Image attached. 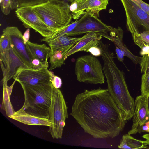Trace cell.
<instances>
[{
    "label": "cell",
    "mask_w": 149,
    "mask_h": 149,
    "mask_svg": "<svg viewBox=\"0 0 149 149\" xmlns=\"http://www.w3.org/2000/svg\"><path fill=\"white\" fill-rule=\"evenodd\" d=\"M146 135H147V136H149V133H148V134H145Z\"/></svg>",
    "instance_id": "ab89813d"
},
{
    "label": "cell",
    "mask_w": 149,
    "mask_h": 149,
    "mask_svg": "<svg viewBox=\"0 0 149 149\" xmlns=\"http://www.w3.org/2000/svg\"><path fill=\"white\" fill-rule=\"evenodd\" d=\"M49 0H17L19 7L33 6L47 2Z\"/></svg>",
    "instance_id": "484cf974"
},
{
    "label": "cell",
    "mask_w": 149,
    "mask_h": 149,
    "mask_svg": "<svg viewBox=\"0 0 149 149\" xmlns=\"http://www.w3.org/2000/svg\"><path fill=\"white\" fill-rule=\"evenodd\" d=\"M0 62L3 76V79L6 82L20 70L30 68L23 62L12 47L6 52L0 53Z\"/></svg>",
    "instance_id": "30bf717a"
},
{
    "label": "cell",
    "mask_w": 149,
    "mask_h": 149,
    "mask_svg": "<svg viewBox=\"0 0 149 149\" xmlns=\"http://www.w3.org/2000/svg\"><path fill=\"white\" fill-rule=\"evenodd\" d=\"M149 15V4L142 0H131Z\"/></svg>",
    "instance_id": "83f0119b"
},
{
    "label": "cell",
    "mask_w": 149,
    "mask_h": 149,
    "mask_svg": "<svg viewBox=\"0 0 149 149\" xmlns=\"http://www.w3.org/2000/svg\"><path fill=\"white\" fill-rule=\"evenodd\" d=\"M149 96L141 95L136 97L135 100V109L132 117V125L127 134L131 135L141 134L142 127L149 121Z\"/></svg>",
    "instance_id": "7c38bea8"
},
{
    "label": "cell",
    "mask_w": 149,
    "mask_h": 149,
    "mask_svg": "<svg viewBox=\"0 0 149 149\" xmlns=\"http://www.w3.org/2000/svg\"><path fill=\"white\" fill-rule=\"evenodd\" d=\"M77 0H70V3L71 4L75 3Z\"/></svg>",
    "instance_id": "74e56055"
},
{
    "label": "cell",
    "mask_w": 149,
    "mask_h": 149,
    "mask_svg": "<svg viewBox=\"0 0 149 149\" xmlns=\"http://www.w3.org/2000/svg\"><path fill=\"white\" fill-rule=\"evenodd\" d=\"M147 148L149 149V148Z\"/></svg>",
    "instance_id": "60d3db41"
},
{
    "label": "cell",
    "mask_w": 149,
    "mask_h": 149,
    "mask_svg": "<svg viewBox=\"0 0 149 149\" xmlns=\"http://www.w3.org/2000/svg\"><path fill=\"white\" fill-rule=\"evenodd\" d=\"M32 7L53 32L68 25L72 18L69 4L58 0H49Z\"/></svg>",
    "instance_id": "277c9868"
},
{
    "label": "cell",
    "mask_w": 149,
    "mask_h": 149,
    "mask_svg": "<svg viewBox=\"0 0 149 149\" xmlns=\"http://www.w3.org/2000/svg\"><path fill=\"white\" fill-rule=\"evenodd\" d=\"M141 90V95L149 96V73L142 76Z\"/></svg>",
    "instance_id": "d4e9b609"
},
{
    "label": "cell",
    "mask_w": 149,
    "mask_h": 149,
    "mask_svg": "<svg viewBox=\"0 0 149 149\" xmlns=\"http://www.w3.org/2000/svg\"><path fill=\"white\" fill-rule=\"evenodd\" d=\"M12 1L14 5L15 9H17L19 7V6L17 0H12Z\"/></svg>",
    "instance_id": "e575fe53"
},
{
    "label": "cell",
    "mask_w": 149,
    "mask_h": 149,
    "mask_svg": "<svg viewBox=\"0 0 149 149\" xmlns=\"http://www.w3.org/2000/svg\"><path fill=\"white\" fill-rule=\"evenodd\" d=\"M115 51L117 55V57L118 60L120 62H123L124 60V55L121 50L116 45Z\"/></svg>",
    "instance_id": "1f68e13d"
},
{
    "label": "cell",
    "mask_w": 149,
    "mask_h": 149,
    "mask_svg": "<svg viewBox=\"0 0 149 149\" xmlns=\"http://www.w3.org/2000/svg\"><path fill=\"white\" fill-rule=\"evenodd\" d=\"M103 61L108 91L125 119L129 120L134 115L135 101L130 93L123 73L116 65L113 56H107Z\"/></svg>",
    "instance_id": "7a4b0ae2"
},
{
    "label": "cell",
    "mask_w": 149,
    "mask_h": 149,
    "mask_svg": "<svg viewBox=\"0 0 149 149\" xmlns=\"http://www.w3.org/2000/svg\"><path fill=\"white\" fill-rule=\"evenodd\" d=\"M19 83L24 96L22 108L29 114L49 119L52 86L51 82L35 86Z\"/></svg>",
    "instance_id": "3957f363"
},
{
    "label": "cell",
    "mask_w": 149,
    "mask_h": 149,
    "mask_svg": "<svg viewBox=\"0 0 149 149\" xmlns=\"http://www.w3.org/2000/svg\"><path fill=\"white\" fill-rule=\"evenodd\" d=\"M15 14L26 28H32L44 38L53 32L35 12L32 6L20 7L16 9Z\"/></svg>",
    "instance_id": "9c48e42d"
},
{
    "label": "cell",
    "mask_w": 149,
    "mask_h": 149,
    "mask_svg": "<svg viewBox=\"0 0 149 149\" xmlns=\"http://www.w3.org/2000/svg\"><path fill=\"white\" fill-rule=\"evenodd\" d=\"M30 29L29 28H28L23 35V39L24 43L25 44H26L29 41L30 37Z\"/></svg>",
    "instance_id": "d6a6232c"
},
{
    "label": "cell",
    "mask_w": 149,
    "mask_h": 149,
    "mask_svg": "<svg viewBox=\"0 0 149 149\" xmlns=\"http://www.w3.org/2000/svg\"><path fill=\"white\" fill-rule=\"evenodd\" d=\"M1 10L4 14H9L11 10L15 9L12 0H0Z\"/></svg>",
    "instance_id": "cb8c5ba5"
},
{
    "label": "cell",
    "mask_w": 149,
    "mask_h": 149,
    "mask_svg": "<svg viewBox=\"0 0 149 149\" xmlns=\"http://www.w3.org/2000/svg\"><path fill=\"white\" fill-rule=\"evenodd\" d=\"M75 73L79 82L93 84L104 83L103 67L99 59L92 54L84 55L77 59Z\"/></svg>",
    "instance_id": "8992f818"
},
{
    "label": "cell",
    "mask_w": 149,
    "mask_h": 149,
    "mask_svg": "<svg viewBox=\"0 0 149 149\" xmlns=\"http://www.w3.org/2000/svg\"><path fill=\"white\" fill-rule=\"evenodd\" d=\"M53 74L47 68L38 70L28 68L20 70L13 79L19 83L35 86L51 82Z\"/></svg>",
    "instance_id": "4fadbf2b"
},
{
    "label": "cell",
    "mask_w": 149,
    "mask_h": 149,
    "mask_svg": "<svg viewBox=\"0 0 149 149\" xmlns=\"http://www.w3.org/2000/svg\"><path fill=\"white\" fill-rule=\"evenodd\" d=\"M108 4V0H77L71 4L70 8L72 18L76 20L87 12L98 15L100 11L106 9Z\"/></svg>",
    "instance_id": "5bb4252c"
},
{
    "label": "cell",
    "mask_w": 149,
    "mask_h": 149,
    "mask_svg": "<svg viewBox=\"0 0 149 149\" xmlns=\"http://www.w3.org/2000/svg\"><path fill=\"white\" fill-rule=\"evenodd\" d=\"M125 10L126 27L131 35L149 31V15L131 0H120Z\"/></svg>",
    "instance_id": "ba28073f"
},
{
    "label": "cell",
    "mask_w": 149,
    "mask_h": 149,
    "mask_svg": "<svg viewBox=\"0 0 149 149\" xmlns=\"http://www.w3.org/2000/svg\"><path fill=\"white\" fill-rule=\"evenodd\" d=\"M30 52L34 58L39 60L45 66L48 68V59L49 58L51 48L45 44H39L29 41L26 43Z\"/></svg>",
    "instance_id": "ac0fdd59"
},
{
    "label": "cell",
    "mask_w": 149,
    "mask_h": 149,
    "mask_svg": "<svg viewBox=\"0 0 149 149\" xmlns=\"http://www.w3.org/2000/svg\"><path fill=\"white\" fill-rule=\"evenodd\" d=\"M32 68L35 70H38L43 68H47L43 65L39 60L35 58L32 61Z\"/></svg>",
    "instance_id": "4dcf8cb0"
},
{
    "label": "cell",
    "mask_w": 149,
    "mask_h": 149,
    "mask_svg": "<svg viewBox=\"0 0 149 149\" xmlns=\"http://www.w3.org/2000/svg\"><path fill=\"white\" fill-rule=\"evenodd\" d=\"M147 145L144 141L136 139L131 135L126 134L122 136L118 147L121 149H143L147 148Z\"/></svg>",
    "instance_id": "ffe728a7"
},
{
    "label": "cell",
    "mask_w": 149,
    "mask_h": 149,
    "mask_svg": "<svg viewBox=\"0 0 149 149\" xmlns=\"http://www.w3.org/2000/svg\"><path fill=\"white\" fill-rule=\"evenodd\" d=\"M148 110L149 111V96L148 98Z\"/></svg>",
    "instance_id": "f35d334b"
},
{
    "label": "cell",
    "mask_w": 149,
    "mask_h": 149,
    "mask_svg": "<svg viewBox=\"0 0 149 149\" xmlns=\"http://www.w3.org/2000/svg\"><path fill=\"white\" fill-rule=\"evenodd\" d=\"M142 132H147L149 133V121L145 123L141 127Z\"/></svg>",
    "instance_id": "836d02e7"
},
{
    "label": "cell",
    "mask_w": 149,
    "mask_h": 149,
    "mask_svg": "<svg viewBox=\"0 0 149 149\" xmlns=\"http://www.w3.org/2000/svg\"><path fill=\"white\" fill-rule=\"evenodd\" d=\"M142 76H145L149 73V55L142 57V60L140 64Z\"/></svg>",
    "instance_id": "4316f807"
},
{
    "label": "cell",
    "mask_w": 149,
    "mask_h": 149,
    "mask_svg": "<svg viewBox=\"0 0 149 149\" xmlns=\"http://www.w3.org/2000/svg\"><path fill=\"white\" fill-rule=\"evenodd\" d=\"M113 28L106 24L100 20L96 15L89 12L82 16L78 20L75 28L66 35L73 36L93 32L112 42L113 38L108 35V33L113 31Z\"/></svg>",
    "instance_id": "52a82bcc"
},
{
    "label": "cell",
    "mask_w": 149,
    "mask_h": 149,
    "mask_svg": "<svg viewBox=\"0 0 149 149\" xmlns=\"http://www.w3.org/2000/svg\"><path fill=\"white\" fill-rule=\"evenodd\" d=\"M3 32L8 35L11 46L23 62L29 67L32 68V61L34 58L30 52L27 45L24 43L23 35L15 26H8Z\"/></svg>",
    "instance_id": "8fae6325"
},
{
    "label": "cell",
    "mask_w": 149,
    "mask_h": 149,
    "mask_svg": "<svg viewBox=\"0 0 149 149\" xmlns=\"http://www.w3.org/2000/svg\"><path fill=\"white\" fill-rule=\"evenodd\" d=\"M93 56L95 57L99 56L102 55L100 48L98 46H94L90 48L88 51Z\"/></svg>",
    "instance_id": "f546056e"
},
{
    "label": "cell",
    "mask_w": 149,
    "mask_h": 149,
    "mask_svg": "<svg viewBox=\"0 0 149 149\" xmlns=\"http://www.w3.org/2000/svg\"><path fill=\"white\" fill-rule=\"evenodd\" d=\"M51 82L53 86L56 89L60 88L62 84L61 78L58 76L53 74L51 79Z\"/></svg>",
    "instance_id": "f1b7e54d"
},
{
    "label": "cell",
    "mask_w": 149,
    "mask_h": 149,
    "mask_svg": "<svg viewBox=\"0 0 149 149\" xmlns=\"http://www.w3.org/2000/svg\"><path fill=\"white\" fill-rule=\"evenodd\" d=\"M74 45H69L61 48H50L51 52L49 56L50 67L49 70H51L61 67L66 59L65 55L67 52Z\"/></svg>",
    "instance_id": "d6986e66"
},
{
    "label": "cell",
    "mask_w": 149,
    "mask_h": 149,
    "mask_svg": "<svg viewBox=\"0 0 149 149\" xmlns=\"http://www.w3.org/2000/svg\"><path fill=\"white\" fill-rule=\"evenodd\" d=\"M143 138L146 139L144 141L145 143L148 145H149V136L144 135Z\"/></svg>",
    "instance_id": "d590c367"
},
{
    "label": "cell",
    "mask_w": 149,
    "mask_h": 149,
    "mask_svg": "<svg viewBox=\"0 0 149 149\" xmlns=\"http://www.w3.org/2000/svg\"><path fill=\"white\" fill-rule=\"evenodd\" d=\"M102 36L97 35L93 32H89L82 37L77 42L75 45L66 53L65 57L67 58L68 56L79 51L88 52L91 48L98 46Z\"/></svg>",
    "instance_id": "9a60e30c"
},
{
    "label": "cell",
    "mask_w": 149,
    "mask_h": 149,
    "mask_svg": "<svg viewBox=\"0 0 149 149\" xmlns=\"http://www.w3.org/2000/svg\"><path fill=\"white\" fill-rule=\"evenodd\" d=\"M61 1L62 2L67 3L69 4L70 3V0H58Z\"/></svg>",
    "instance_id": "8d00e7d4"
},
{
    "label": "cell",
    "mask_w": 149,
    "mask_h": 149,
    "mask_svg": "<svg viewBox=\"0 0 149 149\" xmlns=\"http://www.w3.org/2000/svg\"><path fill=\"white\" fill-rule=\"evenodd\" d=\"M78 20L70 23L68 25L57 31L53 32L49 36L44 38L41 40V41H44L47 42L50 40L63 35H66L71 31L76 26L78 22Z\"/></svg>",
    "instance_id": "7402d4cb"
},
{
    "label": "cell",
    "mask_w": 149,
    "mask_h": 149,
    "mask_svg": "<svg viewBox=\"0 0 149 149\" xmlns=\"http://www.w3.org/2000/svg\"><path fill=\"white\" fill-rule=\"evenodd\" d=\"M70 115L85 132L96 139L118 136L127 120L107 89L100 88L77 95Z\"/></svg>",
    "instance_id": "6da1fadb"
},
{
    "label": "cell",
    "mask_w": 149,
    "mask_h": 149,
    "mask_svg": "<svg viewBox=\"0 0 149 149\" xmlns=\"http://www.w3.org/2000/svg\"><path fill=\"white\" fill-rule=\"evenodd\" d=\"M68 108L61 91L52 85L49 118L51 125L48 132L54 139L62 137L66 120L68 116Z\"/></svg>",
    "instance_id": "5b68a950"
},
{
    "label": "cell",
    "mask_w": 149,
    "mask_h": 149,
    "mask_svg": "<svg viewBox=\"0 0 149 149\" xmlns=\"http://www.w3.org/2000/svg\"><path fill=\"white\" fill-rule=\"evenodd\" d=\"M12 47L10 40L8 35L3 32L0 38V53L8 50Z\"/></svg>",
    "instance_id": "603a6c76"
},
{
    "label": "cell",
    "mask_w": 149,
    "mask_h": 149,
    "mask_svg": "<svg viewBox=\"0 0 149 149\" xmlns=\"http://www.w3.org/2000/svg\"><path fill=\"white\" fill-rule=\"evenodd\" d=\"M82 37H72L65 35L60 36L46 43L48 44L50 48H61L75 44Z\"/></svg>",
    "instance_id": "44dd1931"
},
{
    "label": "cell",
    "mask_w": 149,
    "mask_h": 149,
    "mask_svg": "<svg viewBox=\"0 0 149 149\" xmlns=\"http://www.w3.org/2000/svg\"><path fill=\"white\" fill-rule=\"evenodd\" d=\"M110 33V36L113 38L112 42L121 50L124 56L129 58L134 63L140 64L142 60V57L134 55L128 49L126 45L123 43V31L122 29L119 27L117 28H114L113 31Z\"/></svg>",
    "instance_id": "e0dca14e"
},
{
    "label": "cell",
    "mask_w": 149,
    "mask_h": 149,
    "mask_svg": "<svg viewBox=\"0 0 149 149\" xmlns=\"http://www.w3.org/2000/svg\"><path fill=\"white\" fill-rule=\"evenodd\" d=\"M24 124L33 125L50 127L51 123L47 118L37 116L26 112L22 108L8 116Z\"/></svg>",
    "instance_id": "2e32d148"
}]
</instances>
